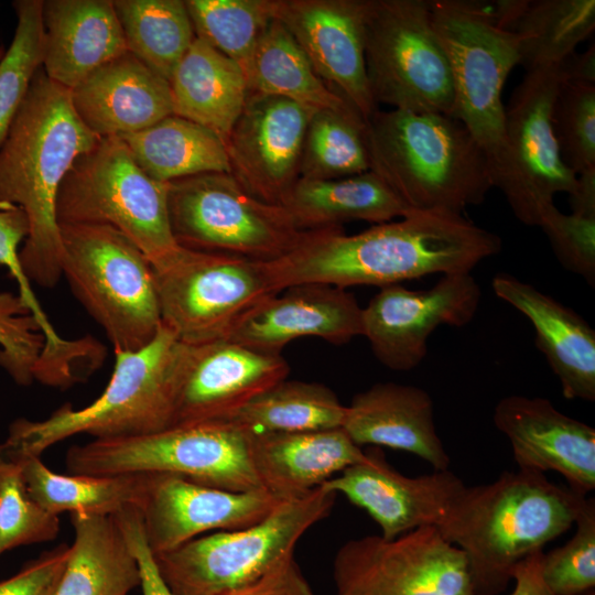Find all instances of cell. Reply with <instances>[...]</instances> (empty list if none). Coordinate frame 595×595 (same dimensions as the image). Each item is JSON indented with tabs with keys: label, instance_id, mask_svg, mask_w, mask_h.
Listing matches in <instances>:
<instances>
[{
	"label": "cell",
	"instance_id": "1",
	"mask_svg": "<svg viewBox=\"0 0 595 595\" xmlns=\"http://www.w3.org/2000/svg\"><path fill=\"white\" fill-rule=\"evenodd\" d=\"M501 247L498 235L462 214L410 210L355 235L342 226L307 230L293 250L263 266L275 293L301 283L383 288L430 274L470 273Z\"/></svg>",
	"mask_w": 595,
	"mask_h": 595
},
{
	"label": "cell",
	"instance_id": "2",
	"mask_svg": "<svg viewBox=\"0 0 595 595\" xmlns=\"http://www.w3.org/2000/svg\"><path fill=\"white\" fill-rule=\"evenodd\" d=\"M99 139L77 116L69 89L41 67L0 145V210L17 207L25 214L29 234L19 258L29 281L42 288H54L62 278L60 186Z\"/></svg>",
	"mask_w": 595,
	"mask_h": 595
},
{
	"label": "cell",
	"instance_id": "3",
	"mask_svg": "<svg viewBox=\"0 0 595 595\" xmlns=\"http://www.w3.org/2000/svg\"><path fill=\"white\" fill-rule=\"evenodd\" d=\"M586 500L544 473L519 468L465 486L436 527L464 553L475 595H499L517 564L566 532Z\"/></svg>",
	"mask_w": 595,
	"mask_h": 595
},
{
	"label": "cell",
	"instance_id": "4",
	"mask_svg": "<svg viewBox=\"0 0 595 595\" xmlns=\"http://www.w3.org/2000/svg\"><path fill=\"white\" fill-rule=\"evenodd\" d=\"M365 141L369 171L409 210L462 214L494 187L486 153L451 116L377 109Z\"/></svg>",
	"mask_w": 595,
	"mask_h": 595
},
{
	"label": "cell",
	"instance_id": "5",
	"mask_svg": "<svg viewBox=\"0 0 595 595\" xmlns=\"http://www.w3.org/2000/svg\"><path fill=\"white\" fill-rule=\"evenodd\" d=\"M181 342L163 324L137 350H115L113 371L101 394L74 409L63 404L46 419L14 420L2 452L11 459L41 456L78 434L94 439L134 436L172 425L176 399V363Z\"/></svg>",
	"mask_w": 595,
	"mask_h": 595
},
{
	"label": "cell",
	"instance_id": "6",
	"mask_svg": "<svg viewBox=\"0 0 595 595\" xmlns=\"http://www.w3.org/2000/svg\"><path fill=\"white\" fill-rule=\"evenodd\" d=\"M251 432L229 420L94 439L65 455L69 474H167L231 491L263 489L250 459Z\"/></svg>",
	"mask_w": 595,
	"mask_h": 595
},
{
	"label": "cell",
	"instance_id": "7",
	"mask_svg": "<svg viewBox=\"0 0 595 595\" xmlns=\"http://www.w3.org/2000/svg\"><path fill=\"white\" fill-rule=\"evenodd\" d=\"M337 494L322 486L281 501L255 524L195 538L156 554L175 595H226L255 583L286 560L301 537L332 512Z\"/></svg>",
	"mask_w": 595,
	"mask_h": 595
},
{
	"label": "cell",
	"instance_id": "8",
	"mask_svg": "<svg viewBox=\"0 0 595 595\" xmlns=\"http://www.w3.org/2000/svg\"><path fill=\"white\" fill-rule=\"evenodd\" d=\"M62 277L115 350H137L162 325L154 271L143 252L109 226L60 225Z\"/></svg>",
	"mask_w": 595,
	"mask_h": 595
},
{
	"label": "cell",
	"instance_id": "9",
	"mask_svg": "<svg viewBox=\"0 0 595 595\" xmlns=\"http://www.w3.org/2000/svg\"><path fill=\"white\" fill-rule=\"evenodd\" d=\"M169 185L150 177L119 137L100 138L66 173L57 223L112 227L154 266L180 246L170 224Z\"/></svg>",
	"mask_w": 595,
	"mask_h": 595
},
{
	"label": "cell",
	"instance_id": "10",
	"mask_svg": "<svg viewBox=\"0 0 595 595\" xmlns=\"http://www.w3.org/2000/svg\"><path fill=\"white\" fill-rule=\"evenodd\" d=\"M429 4L451 68L452 117L484 150L493 171L504 142L502 89L519 64L517 37L498 24L488 4L464 0H432Z\"/></svg>",
	"mask_w": 595,
	"mask_h": 595
},
{
	"label": "cell",
	"instance_id": "11",
	"mask_svg": "<svg viewBox=\"0 0 595 595\" xmlns=\"http://www.w3.org/2000/svg\"><path fill=\"white\" fill-rule=\"evenodd\" d=\"M364 42L376 106L452 117V74L429 1L366 0Z\"/></svg>",
	"mask_w": 595,
	"mask_h": 595
},
{
	"label": "cell",
	"instance_id": "12",
	"mask_svg": "<svg viewBox=\"0 0 595 595\" xmlns=\"http://www.w3.org/2000/svg\"><path fill=\"white\" fill-rule=\"evenodd\" d=\"M167 204L173 236L187 249L267 262L289 253L306 234L282 206L257 198L230 173L172 181Z\"/></svg>",
	"mask_w": 595,
	"mask_h": 595
},
{
	"label": "cell",
	"instance_id": "13",
	"mask_svg": "<svg viewBox=\"0 0 595 595\" xmlns=\"http://www.w3.org/2000/svg\"><path fill=\"white\" fill-rule=\"evenodd\" d=\"M162 324L181 343L228 339L273 291L263 262L178 246L152 266Z\"/></svg>",
	"mask_w": 595,
	"mask_h": 595
},
{
	"label": "cell",
	"instance_id": "14",
	"mask_svg": "<svg viewBox=\"0 0 595 595\" xmlns=\"http://www.w3.org/2000/svg\"><path fill=\"white\" fill-rule=\"evenodd\" d=\"M556 66L526 72L505 106L504 142L493 167L515 217L539 226L558 193H572L577 175L564 163L553 131L552 109L560 85Z\"/></svg>",
	"mask_w": 595,
	"mask_h": 595
},
{
	"label": "cell",
	"instance_id": "15",
	"mask_svg": "<svg viewBox=\"0 0 595 595\" xmlns=\"http://www.w3.org/2000/svg\"><path fill=\"white\" fill-rule=\"evenodd\" d=\"M333 576L337 595H475L464 553L433 526L346 542Z\"/></svg>",
	"mask_w": 595,
	"mask_h": 595
},
{
	"label": "cell",
	"instance_id": "16",
	"mask_svg": "<svg viewBox=\"0 0 595 595\" xmlns=\"http://www.w3.org/2000/svg\"><path fill=\"white\" fill-rule=\"evenodd\" d=\"M480 288L472 273L442 275L431 288H380L363 307V336L387 368L407 371L428 353L430 335L442 325L462 327L476 315Z\"/></svg>",
	"mask_w": 595,
	"mask_h": 595
},
{
	"label": "cell",
	"instance_id": "17",
	"mask_svg": "<svg viewBox=\"0 0 595 595\" xmlns=\"http://www.w3.org/2000/svg\"><path fill=\"white\" fill-rule=\"evenodd\" d=\"M289 372L281 354L262 353L230 339L181 343L172 425L227 420Z\"/></svg>",
	"mask_w": 595,
	"mask_h": 595
},
{
	"label": "cell",
	"instance_id": "18",
	"mask_svg": "<svg viewBox=\"0 0 595 595\" xmlns=\"http://www.w3.org/2000/svg\"><path fill=\"white\" fill-rule=\"evenodd\" d=\"M314 112L286 98L249 93L225 140L230 174L257 198L280 205L300 178L305 133Z\"/></svg>",
	"mask_w": 595,
	"mask_h": 595
},
{
	"label": "cell",
	"instance_id": "19",
	"mask_svg": "<svg viewBox=\"0 0 595 595\" xmlns=\"http://www.w3.org/2000/svg\"><path fill=\"white\" fill-rule=\"evenodd\" d=\"M366 0H277L275 18L315 73L366 121L378 108L365 63Z\"/></svg>",
	"mask_w": 595,
	"mask_h": 595
},
{
	"label": "cell",
	"instance_id": "20",
	"mask_svg": "<svg viewBox=\"0 0 595 595\" xmlns=\"http://www.w3.org/2000/svg\"><path fill=\"white\" fill-rule=\"evenodd\" d=\"M321 486L364 509L380 527V536L392 540L420 527H437L465 484L450 469L418 477L402 475L375 447Z\"/></svg>",
	"mask_w": 595,
	"mask_h": 595
},
{
	"label": "cell",
	"instance_id": "21",
	"mask_svg": "<svg viewBox=\"0 0 595 595\" xmlns=\"http://www.w3.org/2000/svg\"><path fill=\"white\" fill-rule=\"evenodd\" d=\"M281 501L266 489L231 491L175 475L155 474L140 510L147 542L156 555L210 530L255 524Z\"/></svg>",
	"mask_w": 595,
	"mask_h": 595
},
{
	"label": "cell",
	"instance_id": "22",
	"mask_svg": "<svg viewBox=\"0 0 595 595\" xmlns=\"http://www.w3.org/2000/svg\"><path fill=\"white\" fill-rule=\"evenodd\" d=\"M494 424L509 441L519 468L553 470L586 495L595 488V430L550 400L510 394L496 404Z\"/></svg>",
	"mask_w": 595,
	"mask_h": 595
},
{
	"label": "cell",
	"instance_id": "23",
	"mask_svg": "<svg viewBox=\"0 0 595 595\" xmlns=\"http://www.w3.org/2000/svg\"><path fill=\"white\" fill-rule=\"evenodd\" d=\"M360 335L363 307L350 292L331 284L301 283L260 301L240 318L228 339L281 354L286 344L304 336L342 345Z\"/></svg>",
	"mask_w": 595,
	"mask_h": 595
},
{
	"label": "cell",
	"instance_id": "24",
	"mask_svg": "<svg viewBox=\"0 0 595 595\" xmlns=\"http://www.w3.org/2000/svg\"><path fill=\"white\" fill-rule=\"evenodd\" d=\"M69 91L77 116L99 138L134 133L173 115L169 82L130 52L101 65Z\"/></svg>",
	"mask_w": 595,
	"mask_h": 595
},
{
	"label": "cell",
	"instance_id": "25",
	"mask_svg": "<svg viewBox=\"0 0 595 595\" xmlns=\"http://www.w3.org/2000/svg\"><path fill=\"white\" fill-rule=\"evenodd\" d=\"M497 298L532 324L536 345L559 378L566 399L595 400V331L580 314L508 273L491 280Z\"/></svg>",
	"mask_w": 595,
	"mask_h": 595
},
{
	"label": "cell",
	"instance_id": "26",
	"mask_svg": "<svg viewBox=\"0 0 595 595\" xmlns=\"http://www.w3.org/2000/svg\"><path fill=\"white\" fill-rule=\"evenodd\" d=\"M42 69L72 89L128 52L112 0H43Z\"/></svg>",
	"mask_w": 595,
	"mask_h": 595
},
{
	"label": "cell",
	"instance_id": "27",
	"mask_svg": "<svg viewBox=\"0 0 595 595\" xmlns=\"http://www.w3.org/2000/svg\"><path fill=\"white\" fill-rule=\"evenodd\" d=\"M342 428L358 446L404 451L434 470L448 469L451 459L436 432L432 398L416 386L378 382L355 394Z\"/></svg>",
	"mask_w": 595,
	"mask_h": 595
},
{
	"label": "cell",
	"instance_id": "28",
	"mask_svg": "<svg viewBox=\"0 0 595 595\" xmlns=\"http://www.w3.org/2000/svg\"><path fill=\"white\" fill-rule=\"evenodd\" d=\"M249 452L262 488L282 501L309 494L365 456L343 428L252 433Z\"/></svg>",
	"mask_w": 595,
	"mask_h": 595
},
{
	"label": "cell",
	"instance_id": "29",
	"mask_svg": "<svg viewBox=\"0 0 595 595\" xmlns=\"http://www.w3.org/2000/svg\"><path fill=\"white\" fill-rule=\"evenodd\" d=\"M74 542L52 595H129L140 565L115 516L72 513Z\"/></svg>",
	"mask_w": 595,
	"mask_h": 595
},
{
	"label": "cell",
	"instance_id": "30",
	"mask_svg": "<svg viewBox=\"0 0 595 595\" xmlns=\"http://www.w3.org/2000/svg\"><path fill=\"white\" fill-rule=\"evenodd\" d=\"M169 84L173 115L213 130L224 141L249 94L240 66L198 37L177 64Z\"/></svg>",
	"mask_w": 595,
	"mask_h": 595
},
{
	"label": "cell",
	"instance_id": "31",
	"mask_svg": "<svg viewBox=\"0 0 595 595\" xmlns=\"http://www.w3.org/2000/svg\"><path fill=\"white\" fill-rule=\"evenodd\" d=\"M491 9L516 35L526 72L558 66L595 29L594 0H500Z\"/></svg>",
	"mask_w": 595,
	"mask_h": 595
},
{
	"label": "cell",
	"instance_id": "32",
	"mask_svg": "<svg viewBox=\"0 0 595 595\" xmlns=\"http://www.w3.org/2000/svg\"><path fill=\"white\" fill-rule=\"evenodd\" d=\"M280 206L303 231L338 227L349 220L377 225L410 212L371 171L334 180L299 178Z\"/></svg>",
	"mask_w": 595,
	"mask_h": 595
},
{
	"label": "cell",
	"instance_id": "33",
	"mask_svg": "<svg viewBox=\"0 0 595 595\" xmlns=\"http://www.w3.org/2000/svg\"><path fill=\"white\" fill-rule=\"evenodd\" d=\"M19 463L32 499L47 512L115 516L128 507L141 509L155 474H58L41 456L13 459Z\"/></svg>",
	"mask_w": 595,
	"mask_h": 595
},
{
	"label": "cell",
	"instance_id": "34",
	"mask_svg": "<svg viewBox=\"0 0 595 595\" xmlns=\"http://www.w3.org/2000/svg\"><path fill=\"white\" fill-rule=\"evenodd\" d=\"M119 138L137 164L159 182L231 171L224 139L213 130L176 115Z\"/></svg>",
	"mask_w": 595,
	"mask_h": 595
},
{
	"label": "cell",
	"instance_id": "35",
	"mask_svg": "<svg viewBox=\"0 0 595 595\" xmlns=\"http://www.w3.org/2000/svg\"><path fill=\"white\" fill-rule=\"evenodd\" d=\"M244 74L249 93L286 98L313 111L356 110L320 78L275 17L260 36Z\"/></svg>",
	"mask_w": 595,
	"mask_h": 595
},
{
	"label": "cell",
	"instance_id": "36",
	"mask_svg": "<svg viewBox=\"0 0 595 595\" xmlns=\"http://www.w3.org/2000/svg\"><path fill=\"white\" fill-rule=\"evenodd\" d=\"M128 52L170 82L195 33L183 0H113Z\"/></svg>",
	"mask_w": 595,
	"mask_h": 595
},
{
	"label": "cell",
	"instance_id": "37",
	"mask_svg": "<svg viewBox=\"0 0 595 595\" xmlns=\"http://www.w3.org/2000/svg\"><path fill=\"white\" fill-rule=\"evenodd\" d=\"M346 405L328 387L300 380H282L229 419L253 434L303 432L342 428Z\"/></svg>",
	"mask_w": 595,
	"mask_h": 595
},
{
	"label": "cell",
	"instance_id": "38",
	"mask_svg": "<svg viewBox=\"0 0 595 595\" xmlns=\"http://www.w3.org/2000/svg\"><path fill=\"white\" fill-rule=\"evenodd\" d=\"M367 171L365 120L358 111H315L305 133L300 178L334 180Z\"/></svg>",
	"mask_w": 595,
	"mask_h": 595
},
{
	"label": "cell",
	"instance_id": "39",
	"mask_svg": "<svg viewBox=\"0 0 595 595\" xmlns=\"http://www.w3.org/2000/svg\"><path fill=\"white\" fill-rule=\"evenodd\" d=\"M195 36L245 69L277 0H185Z\"/></svg>",
	"mask_w": 595,
	"mask_h": 595
},
{
	"label": "cell",
	"instance_id": "40",
	"mask_svg": "<svg viewBox=\"0 0 595 595\" xmlns=\"http://www.w3.org/2000/svg\"><path fill=\"white\" fill-rule=\"evenodd\" d=\"M43 0H17L13 39L0 61V145L8 136L34 74L42 66Z\"/></svg>",
	"mask_w": 595,
	"mask_h": 595
},
{
	"label": "cell",
	"instance_id": "41",
	"mask_svg": "<svg viewBox=\"0 0 595 595\" xmlns=\"http://www.w3.org/2000/svg\"><path fill=\"white\" fill-rule=\"evenodd\" d=\"M58 532V516L32 499L19 463L0 448V555L18 547L52 541Z\"/></svg>",
	"mask_w": 595,
	"mask_h": 595
},
{
	"label": "cell",
	"instance_id": "42",
	"mask_svg": "<svg viewBox=\"0 0 595 595\" xmlns=\"http://www.w3.org/2000/svg\"><path fill=\"white\" fill-rule=\"evenodd\" d=\"M552 125L564 163L576 175L595 167V85L560 82Z\"/></svg>",
	"mask_w": 595,
	"mask_h": 595
},
{
	"label": "cell",
	"instance_id": "43",
	"mask_svg": "<svg viewBox=\"0 0 595 595\" xmlns=\"http://www.w3.org/2000/svg\"><path fill=\"white\" fill-rule=\"evenodd\" d=\"M574 536L541 558V577L553 595H580L595 589V501L586 498Z\"/></svg>",
	"mask_w": 595,
	"mask_h": 595
},
{
	"label": "cell",
	"instance_id": "44",
	"mask_svg": "<svg viewBox=\"0 0 595 595\" xmlns=\"http://www.w3.org/2000/svg\"><path fill=\"white\" fill-rule=\"evenodd\" d=\"M45 336L19 294L0 292V367L19 386L35 381Z\"/></svg>",
	"mask_w": 595,
	"mask_h": 595
},
{
	"label": "cell",
	"instance_id": "45",
	"mask_svg": "<svg viewBox=\"0 0 595 595\" xmlns=\"http://www.w3.org/2000/svg\"><path fill=\"white\" fill-rule=\"evenodd\" d=\"M561 266L589 285L595 284V218L563 214L553 204L542 214L539 226Z\"/></svg>",
	"mask_w": 595,
	"mask_h": 595
},
{
	"label": "cell",
	"instance_id": "46",
	"mask_svg": "<svg viewBox=\"0 0 595 595\" xmlns=\"http://www.w3.org/2000/svg\"><path fill=\"white\" fill-rule=\"evenodd\" d=\"M28 234L29 221L23 210L17 207L0 210V266L6 267L10 277L15 280L18 294L39 321L45 336V353L55 355L66 350L69 340L63 339L54 329L22 270L19 258L20 245H23Z\"/></svg>",
	"mask_w": 595,
	"mask_h": 595
},
{
	"label": "cell",
	"instance_id": "47",
	"mask_svg": "<svg viewBox=\"0 0 595 595\" xmlns=\"http://www.w3.org/2000/svg\"><path fill=\"white\" fill-rule=\"evenodd\" d=\"M69 547L61 544L0 582V595H47L61 576Z\"/></svg>",
	"mask_w": 595,
	"mask_h": 595
},
{
	"label": "cell",
	"instance_id": "48",
	"mask_svg": "<svg viewBox=\"0 0 595 595\" xmlns=\"http://www.w3.org/2000/svg\"><path fill=\"white\" fill-rule=\"evenodd\" d=\"M133 553L136 554L141 574L140 586L143 595H175L162 577L155 556L145 539L141 510L128 507L115 515Z\"/></svg>",
	"mask_w": 595,
	"mask_h": 595
},
{
	"label": "cell",
	"instance_id": "49",
	"mask_svg": "<svg viewBox=\"0 0 595 595\" xmlns=\"http://www.w3.org/2000/svg\"><path fill=\"white\" fill-rule=\"evenodd\" d=\"M226 595H314L293 558L247 586Z\"/></svg>",
	"mask_w": 595,
	"mask_h": 595
},
{
	"label": "cell",
	"instance_id": "50",
	"mask_svg": "<svg viewBox=\"0 0 595 595\" xmlns=\"http://www.w3.org/2000/svg\"><path fill=\"white\" fill-rule=\"evenodd\" d=\"M543 550L536 551L520 561L512 580L515 587L510 595H553L541 577V558Z\"/></svg>",
	"mask_w": 595,
	"mask_h": 595
},
{
	"label": "cell",
	"instance_id": "51",
	"mask_svg": "<svg viewBox=\"0 0 595 595\" xmlns=\"http://www.w3.org/2000/svg\"><path fill=\"white\" fill-rule=\"evenodd\" d=\"M556 68L561 82L595 85L594 44L583 53H571Z\"/></svg>",
	"mask_w": 595,
	"mask_h": 595
},
{
	"label": "cell",
	"instance_id": "52",
	"mask_svg": "<svg viewBox=\"0 0 595 595\" xmlns=\"http://www.w3.org/2000/svg\"><path fill=\"white\" fill-rule=\"evenodd\" d=\"M569 197L572 214L595 218V167L577 174L575 187Z\"/></svg>",
	"mask_w": 595,
	"mask_h": 595
},
{
	"label": "cell",
	"instance_id": "53",
	"mask_svg": "<svg viewBox=\"0 0 595 595\" xmlns=\"http://www.w3.org/2000/svg\"><path fill=\"white\" fill-rule=\"evenodd\" d=\"M580 595H595V589L587 591V592L582 593Z\"/></svg>",
	"mask_w": 595,
	"mask_h": 595
},
{
	"label": "cell",
	"instance_id": "54",
	"mask_svg": "<svg viewBox=\"0 0 595 595\" xmlns=\"http://www.w3.org/2000/svg\"><path fill=\"white\" fill-rule=\"evenodd\" d=\"M4 52H6V50H4L3 47H0V61H1V58H2V56H3V54H4Z\"/></svg>",
	"mask_w": 595,
	"mask_h": 595
},
{
	"label": "cell",
	"instance_id": "55",
	"mask_svg": "<svg viewBox=\"0 0 595 595\" xmlns=\"http://www.w3.org/2000/svg\"><path fill=\"white\" fill-rule=\"evenodd\" d=\"M52 591H53V589H52ZM52 591H51V593H50V594H47V595H52Z\"/></svg>",
	"mask_w": 595,
	"mask_h": 595
}]
</instances>
